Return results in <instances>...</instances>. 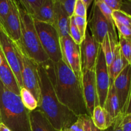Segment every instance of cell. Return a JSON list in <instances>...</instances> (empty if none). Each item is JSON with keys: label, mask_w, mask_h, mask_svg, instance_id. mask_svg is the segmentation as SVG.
<instances>
[{"label": "cell", "mask_w": 131, "mask_h": 131, "mask_svg": "<svg viewBox=\"0 0 131 131\" xmlns=\"http://www.w3.org/2000/svg\"><path fill=\"white\" fill-rule=\"evenodd\" d=\"M120 10L131 17V0H122Z\"/></svg>", "instance_id": "cell-36"}, {"label": "cell", "mask_w": 131, "mask_h": 131, "mask_svg": "<svg viewBox=\"0 0 131 131\" xmlns=\"http://www.w3.org/2000/svg\"><path fill=\"white\" fill-rule=\"evenodd\" d=\"M99 47L100 44L86 29L85 37L80 46L82 69L95 70Z\"/></svg>", "instance_id": "cell-12"}, {"label": "cell", "mask_w": 131, "mask_h": 131, "mask_svg": "<svg viewBox=\"0 0 131 131\" xmlns=\"http://www.w3.org/2000/svg\"><path fill=\"white\" fill-rule=\"evenodd\" d=\"M54 88L58 99L76 116L88 115L81 81L62 60L53 63Z\"/></svg>", "instance_id": "cell-2"}, {"label": "cell", "mask_w": 131, "mask_h": 131, "mask_svg": "<svg viewBox=\"0 0 131 131\" xmlns=\"http://www.w3.org/2000/svg\"><path fill=\"white\" fill-rule=\"evenodd\" d=\"M42 1L43 0H17L20 6L32 16L40 6Z\"/></svg>", "instance_id": "cell-24"}, {"label": "cell", "mask_w": 131, "mask_h": 131, "mask_svg": "<svg viewBox=\"0 0 131 131\" xmlns=\"http://www.w3.org/2000/svg\"><path fill=\"white\" fill-rule=\"evenodd\" d=\"M69 36L72 39V40L76 44L81 46L82 42L83 40V37H81L80 32L75 24L74 21V16H71L70 17V23H69Z\"/></svg>", "instance_id": "cell-25"}, {"label": "cell", "mask_w": 131, "mask_h": 131, "mask_svg": "<svg viewBox=\"0 0 131 131\" xmlns=\"http://www.w3.org/2000/svg\"><path fill=\"white\" fill-rule=\"evenodd\" d=\"M103 107L113 121H115L116 118L119 115L122 114L117 95L113 85V82H110L108 93Z\"/></svg>", "instance_id": "cell-18"}, {"label": "cell", "mask_w": 131, "mask_h": 131, "mask_svg": "<svg viewBox=\"0 0 131 131\" xmlns=\"http://www.w3.org/2000/svg\"><path fill=\"white\" fill-rule=\"evenodd\" d=\"M40 96L38 108L52 126L59 131L69 128L78 118L58 99L53 81L46 65H38Z\"/></svg>", "instance_id": "cell-1"}, {"label": "cell", "mask_w": 131, "mask_h": 131, "mask_svg": "<svg viewBox=\"0 0 131 131\" xmlns=\"http://www.w3.org/2000/svg\"><path fill=\"white\" fill-rule=\"evenodd\" d=\"M56 0H43L40 6L33 15L35 20L53 24Z\"/></svg>", "instance_id": "cell-17"}, {"label": "cell", "mask_w": 131, "mask_h": 131, "mask_svg": "<svg viewBox=\"0 0 131 131\" xmlns=\"http://www.w3.org/2000/svg\"><path fill=\"white\" fill-rule=\"evenodd\" d=\"M72 131H84V122L81 116H79L76 121L69 127Z\"/></svg>", "instance_id": "cell-35"}, {"label": "cell", "mask_w": 131, "mask_h": 131, "mask_svg": "<svg viewBox=\"0 0 131 131\" xmlns=\"http://www.w3.org/2000/svg\"><path fill=\"white\" fill-rule=\"evenodd\" d=\"M123 131H131V115H124Z\"/></svg>", "instance_id": "cell-37"}, {"label": "cell", "mask_w": 131, "mask_h": 131, "mask_svg": "<svg viewBox=\"0 0 131 131\" xmlns=\"http://www.w3.org/2000/svg\"><path fill=\"white\" fill-rule=\"evenodd\" d=\"M19 13L20 39L17 43L21 46L27 56L38 65H46L51 62L41 46L32 15L20 6Z\"/></svg>", "instance_id": "cell-4"}, {"label": "cell", "mask_w": 131, "mask_h": 131, "mask_svg": "<svg viewBox=\"0 0 131 131\" xmlns=\"http://www.w3.org/2000/svg\"><path fill=\"white\" fill-rule=\"evenodd\" d=\"M112 17L114 22H116L131 28V17L122 10H113Z\"/></svg>", "instance_id": "cell-26"}, {"label": "cell", "mask_w": 131, "mask_h": 131, "mask_svg": "<svg viewBox=\"0 0 131 131\" xmlns=\"http://www.w3.org/2000/svg\"><path fill=\"white\" fill-rule=\"evenodd\" d=\"M91 118L93 124L101 131L109 129L114 122L110 115L100 105L95 107Z\"/></svg>", "instance_id": "cell-19"}, {"label": "cell", "mask_w": 131, "mask_h": 131, "mask_svg": "<svg viewBox=\"0 0 131 131\" xmlns=\"http://www.w3.org/2000/svg\"><path fill=\"white\" fill-rule=\"evenodd\" d=\"M2 61H3V57H2V55H1V52H0V66L2 64Z\"/></svg>", "instance_id": "cell-43"}, {"label": "cell", "mask_w": 131, "mask_h": 131, "mask_svg": "<svg viewBox=\"0 0 131 131\" xmlns=\"http://www.w3.org/2000/svg\"><path fill=\"white\" fill-rule=\"evenodd\" d=\"M124 115H131V91L130 97H129V101H128L127 104L125 111Z\"/></svg>", "instance_id": "cell-39"}, {"label": "cell", "mask_w": 131, "mask_h": 131, "mask_svg": "<svg viewBox=\"0 0 131 131\" xmlns=\"http://www.w3.org/2000/svg\"><path fill=\"white\" fill-rule=\"evenodd\" d=\"M0 122L12 131H31L29 111L20 95L8 89L0 81Z\"/></svg>", "instance_id": "cell-3"}, {"label": "cell", "mask_w": 131, "mask_h": 131, "mask_svg": "<svg viewBox=\"0 0 131 131\" xmlns=\"http://www.w3.org/2000/svg\"><path fill=\"white\" fill-rule=\"evenodd\" d=\"M1 54L3 57V61L0 66V81L11 92L20 95V87L16 78L1 52Z\"/></svg>", "instance_id": "cell-15"}, {"label": "cell", "mask_w": 131, "mask_h": 131, "mask_svg": "<svg viewBox=\"0 0 131 131\" xmlns=\"http://www.w3.org/2000/svg\"><path fill=\"white\" fill-rule=\"evenodd\" d=\"M120 111L124 115L131 91V65L125 67L113 81Z\"/></svg>", "instance_id": "cell-11"}, {"label": "cell", "mask_w": 131, "mask_h": 131, "mask_svg": "<svg viewBox=\"0 0 131 131\" xmlns=\"http://www.w3.org/2000/svg\"><path fill=\"white\" fill-rule=\"evenodd\" d=\"M128 65H129V63L122 55L119 45L118 44L115 51L113 60L111 65L107 67L110 82H113L123 69Z\"/></svg>", "instance_id": "cell-20"}, {"label": "cell", "mask_w": 131, "mask_h": 131, "mask_svg": "<svg viewBox=\"0 0 131 131\" xmlns=\"http://www.w3.org/2000/svg\"><path fill=\"white\" fill-rule=\"evenodd\" d=\"M118 45L124 57L129 64H131V40L118 34Z\"/></svg>", "instance_id": "cell-23"}, {"label": "cell", "mask_w": 131, "mask_h": 131, "mask_svg": "<svg viewBox=\"0 0 131 131\" xmlns=\"http://www.w3.org/2000/svg\"><path fill=\"white\" fill-rule=\"evenodd\" d=\"M31 131H59L55 129L38 108L29 111Z\"/></svg>", "instance_id": "cell-16"}, {"label": "cell", "mask_w": 131, "mask_h": 131, "mask_svg": "<svg viewBox=\"0 0 131 131\" xmlns=\"http://www.w3.org/2000/svg\"><path fill=\"white\" fill-rule=\"evenodd\" d=\"M130 65H131V64H130Z\"/></svg>", "instance_id": "cell-46"}, {"label": "cell", "mask_w": 131, "mask_h": 131, "mask_svg": "<svg viewBox=\"0 0 131 131\" xmlns=\"http://www.w3.org/2000/svg\"><path fill=\"white\" fill-rule=\"evenodd\" d=\"M102 131H110V130H109V129H106V130H102Z\"/></svg>", "instance_id": "cell-45"}, {"label": "cell", "mask_w": 131, "mask_h": 131, "mask_svg": "<svg viewBox=\"0 0 131 131\" xmlns=\"http://www.w3.org/2000/svg\"><path fill=\"white\" fill-rule=\"evenodd\" d=\"M56 1H58L62 5L70 17L72 16L74 5H75L76 0H56Z\"/></svg>", "instance_id": "cell-30"}, {"label": "cell", "mask_w": 131, "mask_h": 131, "mask_svg": "<svg viewBox=\"0 0 131 131\" xmlns=\"http://www.w3.org/2000/svg\"><path fill=\"white\" fill-rule=\"evenodd\" d=\"M10 9L8 0H0V21L3 23Z\"/></svg>", "instance_id": "cell-32"}, {"label": "cell", "mask_w": 131, "mask_h": 131, "mask_svg": "<svg viewBox=\"0 0 131 131\" xmlns=\"http://www.w3.org/2000/svg\"><path fill=\"white\" fill-rule=\"evenodd\" d=\"M74 16V21H75V24H76L77 27H78V29H79V32H80L81 37L84 39V37H85L86 31L87 29V26H88V23H87L86 18L81 17Z\"/></svg>", "instance_id": "cell-29"}, {"label": "cell", "mask_w": 131, "mask_h": 131, "mask_svg": "<svg viewBox=\"0 0 131 131\" xmlns=\"http://www.w3.org/2000/svg\"><path fill=\"white\" fill-rule=\"evenodd\" d=\"M20 97L24 107L29 111L38 108V103L33 95L26 88L23 87L20 89Z\"/></svg>", "instance_id": "cell-22"}, {"label": "cell", "mask_w": 131, "mask_h": 131, "mask_svg": "<svg viewBox=\"0 0 131 131\" xmlns=\"http://www.w3.org/2000/svg\"><path fill=\"white\" fill-rule=\"evenodd\" d=\"M95 74L99 104L103 107L110 88V79L107 65L101 46L95 67Z\"/></svg>", "instance_id": "cell-9"}, {"label": "cell", "mask_w": 131, "mask_h": 131, "mask_svg": "<svg viewBox=\"0 0 131 131\" xmlns=\"http://www.w3.org/2000/svg\"><path fill=\"white\" fill-rule=\"evenodd\" d=\"M114 23H115V27L118 31L119 35L123 36L127 39L131 40V28L116 22H114Z\"/></svg>", "instance_id": "cell-31"}, {"label": "cell", "mask_w": 131, "mask_h": 131, "mask_svg": "<svg viewBox=\"0 0 131 131\" xmlns=\"http://www.w3.org/2000/svg\"><path fill=\"white\" fill-rule=\"evenodd\" d=\"M34 23L41 46L50 61L55 63L62 60L60 37L54 27L35 19Z\"/></svg>", "instance_id": "cell-5"}, {"label": "cell", "mask_w": 131, "mask_h": 131, "mask_svg": "<svg viewBox=\"0 0 131 131\" xmlns=\"http://www.w3.org/2000/svg\"><path fill=\"white\" fill-rule=\"evenodd\" d=\"M60 46L62 60L71 69L78 79L81 81L82 65L80 46L76 44L69 35L60 38Z\"/></svg>", "instance_id": "cell-7"}, {"label": "cell", "mask_w": 131, "mask_h": 131, "mask_svg": "<svg viewBox=\"0 0 131 131\" xmlns=\"http://www.w3.org/2000/svg\"><path fill=\"white\" fill-rule=\"evenodd\" d=\"M60 131H72V130H70L69 128H66V129H63V130H61Z\"/></svg>", "instance_id": "cell-44"}, {"label": "cell", "mask_w": 131, "mask_h": 131, "mask_svg": "<svg viewBox=\"0 0 131 131\" xmlns=\"http://www.w3.org/2000/svg\"><path fill=\"white\" fill-rule=\"evenodd\" d=\"M90 127H91V131H101L95 125L93 124V122L92 120H91V122H90Z\"/></svg>", "instance_id": "cell-41"}, {"label": "cell", "mask_w": 131, "mask_h": 131, "mask_svg": "<svg viewBox=\"0 0 131 131\" xmlns=\"http://www.w3.org/2000/svg\"><path fill=\"white\" fill-rule=\"evenodd\" d=\"M0 131H12L3 122H0Z\"/></svg>", "instance_id": "cell-40"}, {"label": "cell", "mask_w": 131, "mask_h": 131, "mask_svg": "<svg viewBox=\"0 0 131 131\" xmlns=\"http://www.w3.org/2000/svg\"><path fill=\"white\" fill-rule=\"evenodd\" d=\"M90 15L88 26L92 32V36L99 44L101 45L107 33L118 39L115 26L107 21L94 3Z\"/></svg>", "instance_id": "cell-8"}, {"label": "cell", "mask_w": 131, "mask_h": 131, "mask_svg": "<svg viewBox=\"0 0 131 131\" xmlns=\"http://www.w3.org/2000/svg\"><path fill=\"white\" fill-rule=\"evenodd\" d=\"M10 9L5 21L2 23L5 31L15 42L20 39V20L19 3L17 0H8Z\"/></svg>", "instance_id": "cell-13"}, {"label": "cell", "mask_w": 131, "mask_h": 131, "mask_svg": "<svg viewBox=\"0 0 131 131\" xmlns=\"http://www.w3.org/2000/svg\"><path fill=\"white\" fill-rule=\"evenodd\" d=\"M124 115L122 114L119 115L114 121L112 124L111 130L110 131H123V120H124Z\"/></svg>", "instance_id": "cell-33"}, {"label": "cell", "mask_w": 131, "mask_h": 131, "mask_svg": "<svg viewBox=\"0 0 131 131\" xmlns=\"http://www.w3.org/2000/svg\"><path fill=\"white\" fill-rule=\"evenodd\" d=\"M69 23L70 17L62 5L56 1L52 26L56 29L60 38L69 35Z\"/></svg>", "instance_id": "cell-14"}, {"label": "cell", "mask_w": 131, "mask_h": 131, "mask_svg": "<svg viewBox=\"0 0 131 131\" xmlns=\"http://www.w3.org/2000/svg\"><path fill=\"white\" fill-rule=\"evenodd\" d=\"M82 118L84 122V131H91L90 122L92 118L88 115H82Z\"/></svg>", "instance_id": "cell-38"}, {"label": "cell", "mask_w": 131, "mask_h": 131, "mask_svg": "<svg viewBox=\"0 0 131 131\" xmlns=\"http://www.w3.org/2000/svg\"><path fill=\"white\" fill-rule=\"evenodd\" d=\"M82 1L84 2V3L85 4L86 6L87 9L88 8L90 7V6L91 3H92V2H93V0H82Z\"/></svg>", "instance_id": "cell-42"}, {"label": "cell", "mask_w": 131, "mask_h": 131, "mask_svg": "<svg viewBox=\"0 0 131 131\" xmlns=\"http://www.w3.org/2000/svg\"><path fill=\"white\" fill-rule=\"evenodd\" d=\"M73 15L86 18L87 8L82 0H76L73 12Z\"/></svg>", "instance_id": "cell-28"}, {"label": "cell", "mask_w": 131, "mask_h": 131, "mask_svg": "<svg viewBox=\"0 0 131 131\" xmlns=\"http://www.w3.org/2000/svg\"><path fill=\"white\" fill-rule=\"evenodd\" d=\"M118 44V39H116L110 33H107L102 42L100 45L103 52L107 67L111 65L113 60L115 51Z\"/></svg>", "instance_id": "cell-21"}, {"label": "cell", "mask_w": 131, "mask_h": 131, "mask_svg": "<svg viewBox=\"0 0 131 131\" xmlns=\"http://www.w3.org/2000/svg\"><path fill=\"white\" fill-rule=\"evenodd\" d=\"M94 3L97 6V7L99 8V10H101V12H102V14H103L104 16L105 17L106 19L107 20V21L110 23V24H113V25H115V23H114V20L113 19L112 17V14L113 10L111 8L109 7L107 5L104 3V2H102L101 0H94Z\"/></svg>", "instance_id": "cell-27"}, {"label": "cell", "mask_w": 131, "mask_h": 131, "mask_svg": "<svg viewBox=\"0 0 131 131\" xmlns=\"http://www.w3.org/2000/svg\"><path fill=\"white\" fill-rule=\"evenodd\" d=\"M81 84L87 111L89 116H91L95 107L99 105L96 87L95 70L82 69Z\"/></svg>", "instance_id": "cell-10"}, {"label": "cell", "mask_w": 131, "mask_h": 131, "mask_svg": "<svg viewBox=\"0 0 131 131\" xmlns=\"http://www.w3.org/2000/svg\"><path fill=\"white\" fill-rule=\"evenodd\" d=\"M101 1L104 3L113 10H120L122 4V0H101Z\"/></svg>", "instance_id": "cell-34"}, {"label": "cell", "mask_w": 131, "mask_h": 131, "mask_svg": "<svg viewBox=\"0 0 131 131\" xmlns=\"http://www.w3.org/2000/svg\"><path fill=\"white\" fill-rule=\"evenodd\" d=\"M17 51L21 63V76L23 86L29 91L38 103L40 101V89L38 74V64L29 58L17 42H15Z\"/></svg>", "instance_id": "cell-6"}]
</instances>
